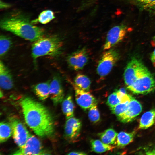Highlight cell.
<instances>
[{"label": "cell", "instance_id": "cell-1", "mask_svg": "<svg viewBox=\"0 0 155 155\" xmlns=\"http://www.w3.org/2000/svg\"><path fill=\"white\" fill-rule=\"evenodd\" d=\"M20 104L26 123L36 135L44 137L53 134V118L44 105L28 97L22 98Z\"/></svg>", "mask_w": 155, "mask_h": 155}, {"label": "cell", "instance_id": "cell-2", "mask_svg": "<svg viewBox=\"0 0 155 155\" xmlns=\"http://www.w3.org/2000/svg\"><path fill=\"white\" fill-rule=\"evenodd\" d=\"M124 79L127 88L135 94H147L155 89L153 76L142 62L136 58L131 59L127 64Z\"/></svg>", "mask_w": 155, "mask_h": 155}, {"label": "cell", "instance_id": "cell-3", "mask_svg": "<svg viewBox=\"0 0 155 155\" xmlns=\"http://www.w3.org/2000/svg\"><path fill=\"white\" fill-rule=\"evenodd\" d=\"M1 28L25 40L34 42L43 36L45 30L34 25L29 19L20 14L10 15L1 20Z\"/></svg>", "mask_w": 155, "mask_h": 155}, {"label": "cell", "instance_id": "cell-4", "mask_svg": "<svg viewBox=\"0 0 155 155\" xmlns=\"http://www.w3.org/2000/svg\"><path fill=\"white\" fill-rule=\"evenodd\" d=\"M32 46V55L33 59L45 55L55 56L60 52L63 42L57 35L44 36L33 42Z\"/></svg>", "mask_w": 155, "mask_h": 155}, {"label": "cell", "instance_id": "cell-5", "mask_svg": "<svg viewBox=\"0 0 155 155\" xmlns=\"http://www.w3.org/2000/svg\"><path fill=\"white\" fill-rule=\"evenodd\" d=\"M119 54L116 50L112 49L104 53L98 62L97 72L101 78L106 76L111 71L118 61Z\"/></svg>", "mask_w": 155, "mask_h": 155}, {"label": "cell", "instance_id": "cell-6", "mask_svg": "<svg viewBox=\"0 0 155 155\" xmlns=\"http://www.w3.org/2000/svg\"><path fill=\"white\" fill-rule=\"evenodd\" d=\"M12 130L13 137L14 142L20 148L23 147L30 135L24 125L15 117L9 118Z\"/></svg>", "mask_w": 155, "mask_h": 155}, {"label": "cell", "instance_id": "cell-7", "mask_svg": "<svg viewBox=\"0 0 155 155\" xmlns=\"http://www.w3.org/2000/svg\"><path fill=\"white\" fill-rule=\"evenodd\" d=\"M49 154L44 150L40 140L33 135H30L24 146L13 154L14 155H43Z\"/></svg>", "mask_w": 155, "mask_h": 155}, {"label": "cell", "instance_id": "cell-8", "mask_svg": "<svg viewBox=\"0 0 155 155\" xmlns=\"http://www.w3.org/2000/svg\"><path fill=\"white\" fill-rule=\"evenodd\" d=\"M127 31L126 27L123 25L115 26L108 32L105 42L103 46V49L107 50L112 48L123 38Z\"/></svg>", "mask_w": 155, "mask_h": 155}, {"label": "cell", "instance_id": "cell-9", "mask_svg": "<svg viewBox=\"0 0 155 155\" xmlns=\"http://www.w3.org/2000/svg\"><path fill=\"white\" fill-rule=\"evenodd\" d=\"M88 59V54L85 48L73 52L67 57L68 65L75 70L82 69L87 64Z\"/></svg>", "mask_w": 155, "mask_h": 155}, {"label": "cell", "instance_id": "cell-10", "mask_svg": "<svg viewBox=\"0 0 155 155\" xmlns=\"http://www.w3.org/2000/svg\"><path fill=\"white\" fill-rule=\"evenodd\" d=\"M75 92V100L78 105L82 109H89L97 104L96 98L88 91L80 89L72 83Z\"/></svg>", "mask_w": 155, "mask_h": 155}, {"label": "cell", "instance_id": "cell-11", "mask_svg": "<svg viewBox=\"0 0 155 155\" xmlns=\"http://www.w3.org/2000/svg\"><path fill=\"white\" fill-rule=\"evenodd\" d=\"M67 119L65 126V135L68 140L73 142L80 135L82 123L79 119L73 117Z\"/></svg>", "mask_w": 155, "mask_h": 155}, {"label": "cell", "instance_id": "cell-12", "mask_svg": "<svg viewBox=\"0 0 155 155\" xmlns=\"http://www.w3.org/2000/svg\"><path fill=\"white\" fill-rule=\"evenodd\" d=\"M142 110V106L140 103L132 97L125 111L117 118L122 123H128L139 115Z\"/></svg>", "mask_w": 155, "mask_h": 155}, {"label": "cell", "instance_id": "cell-13", "mask_svg": "<svg viewBox=\"0 0 155 155\" xmlns=\"http://www.w3.org/2000/svg\"><path fill=\"white\" fill-rule=\"evenodd\" d=\"M49 97L55 105L61 102L64 97V91L60 80L55 77L50 83Z\"/></svg>", "mask_w": 155, "mask_h": 155}, {"label": "cell", "instance_id": "cell-14", "mask_svg": "<svg viewBox=\"0 0 155 155\" xmlns=\"http://www.w3.org/2000/svg\"><path fill=\"white\" fill-rule=\"evenodd\" d=\"M0 85L5 90L11 89L13 82L11 75L9 70L1 61L0 62Z\"/></svg>", "mask_w": 155, "mask_h": 155}, {"label": "cell", "instance_id": "cell-15", "mask_svg": "<svg viewBox=\"0 0 155 155\" xmlns=\"http://www.w3.org/2000/svg\"><path fill=\"white\" fill-rule=\"evenodd\" d=\"M155 123V109L146 112L141 117L138 127L140 129H146Z\"/></svg>", "mask_w": 155, "mask_h": 155}, {"label": "cell", "instance_id": "cell-16", "mask_svg": "<svg viewBox=\"0 0 155 155\" xmlns=\"http://www.w3.org/2000/svg\"><path fill=\"white\" fill-rule=\"evenodd\" d=\"M135 134V131L131 133L121 132L117 134L115 143L118 147H124L133 141Z\"/></svg>", "mask_w": 155, "mask_h": 155}, {"label": "cell", "instance_id": "cell-17", "mask_svg": "<svg viewBox=\"0 0 155 155\" xmlns=\"http://www.w3.org/2000/svg\"><path fill=\"white\" fill-rule=\"evenodd\" d=\"M50 83L44 82L34 86L33 90L38 97L41 100H44L49 96Z\"/></svg>", "mask_w": 155, "mask_h": 155}, {"label": "cell", "instance_id": "cell-18", "mask_svg": "<svg viewBox=\"0 0 155 155\" xmlns=\"http://www.w3.org/2000/svg\"><path fill=\"white\" fill-rule=\"evenodd\" d=\"M62 108L67 119L74 116V105L71 96L68 95L63 100Z\"/></svg>", "mask_w": 155, "mask_h": 155}, {"label": "cell", "instance_id": "cell-19", "mask_svg": "<svg viewBox=\"0 0 155 155\" xmlns=\"http://www.w3.org/2000/svg\"><path fill=\"white\" fill-rule=\"evenodd\" d=\"M90 143L92 150L96 153H101L112 150L115 148L99 140H91Z\"/></svg>", "mask_w": 155, "mask_h": 155}, {"label": "cell", "instance_id": "cell-20", "mask_svg": "<svg viewBox=\"0 0 155 155\" xmlns=\"http://www.w3.org/2000/svg\"><path fill=\"white\" fill-rule=\"evenodd\" d=\"M74 84L82 90L88 91L91 85V81L86 75L81 74H77L74 80Z\"/></svg>", "mask_w": 155, "mask_h": 155}, {"label": "cell", "instance_id": "cell-21", "mask_svg": "<svg viewBox=\"0 0 155 155\" xmlns=\"http://www.w3.org/2000/svg\"><path fill=\"white\" fill-rule=\"evenodd\" d=\"M117 135L112 128H109L99 134L101 140L104 143L111 145L115 143Z\"/></svg>", "mask_w": 155, "mask_h": 155}, {"label": "cell", "instance_id": "cell-22", "mask_svg": "<svg viewBox=\"0 0 155 155\" xmlns=\"http://www.w3.org/2000/svg\"><path fill=\"white\" fill-rule=\"evenodd\" d=\"M12 134V130L10 123L2 122L0 125V142L3 143L6 141Z\"/></svg>", "mask_w": 155, "mask_h": 155}, {"label": "cell", "instance_id": "cell-23", "mask_svg": "<svg viewBox=\"0 0 155 155\" xmlns=\"http://www.w3.org/2000/svg\"><path fill=\"white\" fill-rule=\"evenodd\" d=\"M55 18L54 12L51 10H45L42 12L36 19L31 21L33 24L36 23L37 22L43 24L48 23Z\"/></svg>", "mask_w": 155, "mask_h": 155}, {"label": "cell", "instance_id": "cell-24", "mask_svg": "<svg viewBox=\"0 0 155 155\" xmlns=\"http://www.w3.org/2000/svg\"><path fill=\"white\" fill-rule=\"evenodd\" d=\"M12 44L11 39L9 36L2 35L0 37V55L3 56L8 51Z\"/></svg>", "mask_w": 155, "mask_h": 155}, {"label": "cell", "instance_id": "cell-25", "mask_svg": "<svg viewBox=\"0 0 155 155\" xmlns=\"http://www.w3.org/2000/svg\"><path fill=\"white\" fill-rule=\"evenodd\" d=\"M88 115L89 119L92 122L96 123L99 121L100 115L97 104H94L89 109Z\"/></svg>", "mask_w": 155, "mask_h": 155}, {"label": "cell", "instance_id": "cell-26", "mask_svg": "<svg viewBox=\"0 0 155 155\" xmlns=\"http://www.w3.org/2000/svg\"><path fill=\"white\" fill-rule=\"evenodd\" d=\"M129 102L119 104L113 108L111 109L112 113L117 116V117L120 116L126 110Z\"/></svg>", "mask_w": 155, "mask_h": 155}, {"label": "cell", "instance_id": "cell-27", "mask_svg": "<svg viewBox=\"0 0 155 155\" xmlns=\"http://www.w3.org/2000/svg\"><path fill=\"white\" fill-rule=\"evenodd\" d=\"M120 103L121 102L117 96L116 91L111 93L108 96L107 104L110 109L113 108Z\"/></svg>", "mask_w": 155, "mask_h": 155}, {"label": "cell", "instance_id": "cell-28", "mask_svg": "<svg viewBox=\"0 0 155 155\" xmlns=\"http://www.w3.org/2000/svg\"><path fill=\"white\" fill-rule=\"evenodd\" d=\"M143 8L146 9L155 10V0H135Z\"/></svg>", "mask_w": 155, "mask_h": 155}, {"label": "cell", "instance_id": "cell-29", "mask_svg": "<svg viewBox=\"0 0 155 155\" xmlns=\"http://www.w3.org/2000/svg\"><path fill=\"white\" fill-rule=\"evenodd\" d=\"M11 6V5L10 4L6 3L1 0L0 1V9L7 8L10 7Z\"/></svg>", "mask_w": 155, "mask_h": 155}, {"label": "cell", "instance_id": "cell-30", "mask_svg": "<svg viewBox=\"0 0 155 155\" xmlns=\"http://www.w3.org/2000/svg\"><path fill=\"white\" fill-rule=\"evenodd\" d=\"M67 154L69 155H83L87 154L82 152L73 151Z\"/></svg>", "mask_w": 155, "mask_h": 155}, {"label": "cell", "instance_id": "cell-31", "mask_svg": "<svg viewBox=\"0 0 155 155\" xmlns=\"http://www.w3.org/2000/svg\"><path fill=\"white\" fill-rule=\"evenodd\" d=\"M150 59L153 65L155 66V49L152 53Z\"/></svg>", "mask_w": 155, "mask_h": 155}, {"label": "cell", "instance_id": "cell-32", "mask_svg": "<svg viewBox=\"0 0 155 155\" xmlns=\"http://www.w3.org/2000/svg\"><path fill=\"white\" fill-rule=\"evenodd\" d=\"M152 44L155 46V36H154L152 41Z\"/></svg>", "mask_w": 155, "mask_h": 155}, {"label": "cell", "instance_id": "cell-33", "mask_svg": "<svg viewBox=\"0 0 155 155\" xmlns=\"http://www.w3.org/2000/svg\"><path fill=\"white\" fill-rule=\"evenodd\" d=\"M0 97L1 98V97L3 96V94L2 92H1V90L0 91Z\"/></svg>", "mask_w": 155, "mask_h": 155}]
</instances>
